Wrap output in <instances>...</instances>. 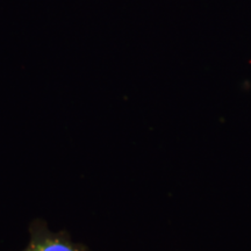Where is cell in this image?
Listing matches in <instances>:
<instances>
[{
  "instance_id": "6da1fadb",
  "label": "cell",
  "mask_w": 251,
  "mask_h": 251,
  "mask_svg": "<svg viewBox=\"0 0 251 251\" xmlns=\"http://www.w3.org/2000/svg\"><path fill=\"white\" fill-rule=\"evenodd\" d=\"M24 251H80L64 234H52L45 227H34L31 240Z\"/></svg>"
}]
</instances>
